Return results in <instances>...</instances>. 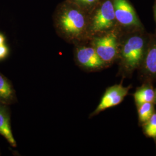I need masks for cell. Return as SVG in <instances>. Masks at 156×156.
<instances>
[{
  "label": "cell",
  "instance_id": "3957f363",
  "mask_svg": "<svg viewBox=\"0 0 156 156\" xmlns=\"http://www.w3.org/2000/svg\"><path fill=\"white\" fill-rule=\"evenodd\" d=\"M117 27L112 0H101L90 15V38Z\"/></svg>",
  "mask_w": 156,
  "mask_h": 156
},
{
  "label": "cell",
  "instance_id": "9c48e42d",
  "mask_svg": "<svg viewBox=\"0 0 156 156\" xmlns=\"http://www.w3.org/2000/svg\"><path fill=\"white\" fill-rule=\"evenodd\" d=\"M0 135L4 137L12 147H16L11 124V113L8 105L0 103Z\"/></svg>",
  "mask_w": 156,
  "mask_h": 156
},
{
  "label": "cell",
  "instance_id": "8fae6325",
  "mask_svg": "<svg viewBox=\"0 0 156 156\" xmlns=\"http://www.w3.org/2000/svg\"><path fill=\"white\" fill-rule=\"evenodd\" d=\"M134 98L138 106L146 102L153 103L155 100V91L151 86H145L136 90Z\"/></svg>",
  "mask_w": 156,
  "mask_h": 156
},
{
  "label": "cell",
  "instance_id": "5bb4252c",
  "mask_svg": "<svg viewBox=\"0 0 156 156\" xmlns=\"http://www.w3.org/2000/svg\"><path fill=\"white\" fill-rule=\"evenodd\" d=\"M145 133L146 135L152 138L156 139V113H154L150 119L145 123Z\"/></svg>",
  "mask_w": 156,
  "mask_h": 156
},
{
  "label": "cell",
  "instance_id": "2e32d148",
  "mask_svg": "<svg viewBox=\"0 0 156 156\" xmlns=\"http://www.w3.org/2000/svg\"><path fill=\"white\" fill-rule=\"evenodd\" d=\"M153 10L154 19V22H155V24H156V32H155V34H156V0H154V2L153 6Z\"/></svg>",
  "mask_w": 156,
  "mask_h": 156
},
{
  "label": "cell",
  "instance_id": "4fadbf2b",
  "mask_svg": "<svg viewBox=\"0 0 156 156\" xmlns=\"http://www.w3.org/2000/svg\"><path fill=\"white\" fill-rule=\"evenodd\" d=\"M79 6L89 15L93 11L95 7L101 0H68Z\"/></svg>",
  "mask_w": 156,
  "mask_h": 156
},
{
  "label": "cell",
  "instance_id": "8992f818",
  "mask_svg": "<svg viewBox=\"0 0 156 156\" xmlns=\"http://www.w3.org/2000/svg\"><path fill=\"white\" fill-rule=\"evenodd\" d=\"M75 57L78 65L88 70L100 69L106 65L91 45H76Z\"/></svg>",
  "mask_w": 156,
  "mask_h": 156
},
{
  "label": "cell",
  "instance_id": "ba28073f",
  "mask_svg": "<svg viewBox=\"0 0 156 156\" xmlns=\"http://www.w3.org/2000/svg\"><path fill=\"white\" fill-rule=\"evenodd\" d=\"M140 67L145 75L156 79V34H151L145 58Z\"/></svg>",
  "mask_w": 156,
  "mask_h": 156
},
{
  "label": "cell",
  "instance_id": "6da1fadb",
  "mask_svg": "<svg viewBox=\"0 0 156 156\" xmlns=\"http://www.w3.org/2000/svg\"><path fill=\"white\" fill-rule=\"evenodd\" d=\"M90 15L79 6L65 0L60 3L53 14L57 34L68 42L75 45L90 41Z\"/></svg>",
  "mask_w": 156,
  "mask_h": 156
},
{
  "label": "cell",
  "instance_id": "30bf717a",
  "mask_svg": "<svg viewBox=\"0 0 156 156\" xmlns=\"http://www.w3.org/2000/svg\"><path fill=\"white\" fill-rule=\"evenodd\" d=\"M16 101V92L11 81L0 73V103L9 105Z\"/></svg>",
  "mask_w": 156,
  "mask_h": 156
},
{
  "label": "cell",
  "instance_id": "52a82bcc",
  "mask_svg": "<svg viewBox=\"0 0 156 156\" xmlns=\"http://www.w3.org/2000/svg\"><path fill=\"white\" fill-rule=\"evenodd\" d=\"M129 88L122 84H116L109 87L101 98L99 105L91 114V116L108 108L116 106L123 101L128 93Z\"/></svg>",
  "mask_w": 156,
  "mask_h": 156
},
{
  "label": "cell",
  "instance_id": "9a60e30c",
  "mask_svg": "<svg viewBox=\"0 0 156 156\" xmlns=\"http://www.w3.org/2000/svg\"><path fill=\"white\" fill-rule=\"evenodd\" d=\"M9 53L8 47L5 45H0V60H3L7 57Z\"/></svg>",
  "mask_w": 156,
  "mask_h": 156
},
{
  "label": "cell",
  "instance_id": "7c38bea8",
  "mask_svg": "<svg viewBox=\"0 0 156 156\" xmlns=\"http://www.w3.org/2000/svg\"><path fill=\"white\" fill-rule=\"evenodd\" d=\"M154 113L153 103L146 102L138 106V116L140 122L146 123Z\"/></svg>",
  "mask_w": 156,
  "mask_h": 156
},
{
  "label": "cell",
  "instance_id": "e0dca14e",
  "mask_svg": "<svg viewBox=\"0 0 156 156\" xmlns=\"http://www.w3.org/2000/svg\"><path fill=\"white\" fill-rule=\"evenodd\" d=\"M5 37L2 34L0 33V45L5 44Z\"/></svg>",
  "mask_w": 156,
  "mask_h": 156
},
{
  "label": "cell",
  "instance_id": "277c9868",
  "mask_svg": "<svg viewBox=\"0 0 156 156\" xmlns=\"http://www.w3.org/2000/svg\"><path fill=\"white\" fill-rule=\"evenodd\" d=\"M120 32V29L117 27L106 33L94 35L90 39V45L106 64L117 58Z\"/></svg>",
  "mask_w": 156,
  "mask_h": 156
},
{
  "label": "cell",
  "instance_id": "7a4b0ae2",
  "mask_svg": "<svg viewBox=\"0 0 156 156\" xmlns=\"http://www.w3.org/2000/svg\"><path fill=\"white\" fill-rule=\"evenodd\" d=\"M150 35L144 27L120 29L117 58L120 60L124 72L131 73L140 67L145 58Z\"/></svg>",
  "mask_w": 156,
  "mask_h": 156
},
{
  "label": "cell",
  "instance_id": "5b68a950",
  "mask_svg": "<svg viewBox=\"0 0 156 156\" xmlns=\"http://www.w3.org/2000/svg\"><path fill=\"white\" fill-rule=\"evenodd\" d=\"M112 2L119 28L127 30L144 27L129 0H112Z\"/></svg>",
  "mask_w": 156,
  "mask_h": 156
},
{
  "label": "cell",
  "instance_id": "ac0fdd59",
  "mask_svg": "<svg viewBox=\"0 0 156 156\" xmlns=\"http://www.w3.org/2000/svg\"><path fill=\"white\" fill-rule=\"evenodd\" d=\"M156 101V90L155 91V100Z\"/></svg>",
  "mask_w": 156,
  "mask_h": 156
}]
</instances>
